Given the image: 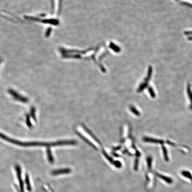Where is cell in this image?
I'll return each mask as SVG.
<instances>
[{"label": "cell", "mask_w": 192, "mask_h": 192, "mask_svg": "<svg viewBox=\"0 0 192 192\" xmlns=\"http://www.w3.org/2000/svg\"><path fill=\"white\" fill-rule=\"evenodd\" d=\"M139 160L137 158L135 159V164H134V169L135 171H137L138 167Z\"/></svg>", "instance_id": "cell-18"}, {"label": "cell", "mask_w": 192, "mask_h": 192, "mask_svg": "<svg viewBox=\"0 0 192 192\" xmlns=\"http://www.w3.org/2000/svg\"><path fill=\"white\" fill-rule=\"evenodd\" d=\"M113 164H114V165H115L116 167L118 168H120L122 167V164L119 161H114V163Z\"/></svg>", "instance_id": "cell-19"}, {"label": "cell", "mask_w": 192, "mask_h": 192, "mask_svg": "<svg viewBox=\"0 0 192 192\" xmlns=\"http://www.w3.org/2000/svg\"><path fill=\"white\" fill-rule=\"evenodd\" d=\"M148 83L144 82L140 85L138 89H137V92H140L142 91L145 88H146L148 86Z\"/></svg>", "instance_id": "cell-11"}, {"label": "cell", "mask_w": 192, "mask_h": 192, "mask_svg": "<svg viewBox=\"0 0 192 192\" xmlns=\"http://www.w3.org/2000/svg\"><path fill=\"white\" fill-rule=\"evenodd\" d=\"M102 153H103L104 155L105 156V157L108 160L110 161V163H111L112 164H113L114 161L112 157H110L108 155L107 153H106V152L104 150H102Z\"/></svg>", "instance_id": "cell-13"}, {"label": "cell", "mask_w": 192, "mask_h": 192, "mask_svg": "<svg viewBox=\"0 0 192 192\" xmlns=\"http://www.w3.org/2000/svg\"><path fill=\"white\" fill-rule=\"evenodd\" d=\"M25 182H26V184L27 185L28 190L29 191H31V186H30V181H29V177L27 174L25 177Z\"/></svg>", "instance_id": "cell-12"}, {"label": "cell", "mask_w": 192, "mask_h": 192, "mask_svg": "<svg viewBox=\"0 0 192 192\" xmlns=\"http://www.w3.org/2000/svg\"><path fill=\"white\" fill-rule=\"evenodd\" d=\"M47 152L48 158L49 161H50V163H53L54 162V159L52 156L51 152L50 149H48Z\"/></svg>", "instance_id": "cell-10"}, {"label": "cell", "mask_w": 192, "mask_h": 192, "mask_svg": "<svg viewBox=\"0 0 192 192\" xmlns=\"http://www.w3.org/2000/svg\"><path fill=\"white\" fill-rule=\"evenodd\" d=\"M9 92L15 98L18 99V100H20L21 101H24V102H25L26 101V99L24 97H21L20 96H19V95L17 96V93H15L16 92H12V90H10Z\"/></svg>", "instance_id": "cell-8"}, {"label": "cell", "mask_w": 192, "mask_h": 192, "mask_svg": "<svg viewBox=\"0 0 192 192\" xmlns=\"http://www.w3.org/2000/svg\"><path fill=\"white\" fill-rule=\"evenodd\" d=\"M71 170L69 168H66V169H58L54 170L52 172V174L53 175L56 176L62 174H69L71 173Z\"/></svg>", "instance_id": "cell-2"}, {"label": "cell", "mask_w": 192, "mask_h": 192, "mask_svg": "<svg viewBox=\"0 0 192 192\" xmlns=\"http://www.w3.org/2000/svg\"><path fill=\"white\" fill-rule=\"evenodd\" d=\"M182 175L184 176V177H185L186 178H190V179H192V175L189 172L183 171H182Z\"/></svg>", "instance_id": "cell-15"}, {"label": "cell", "mask_w": 192, "mask_h": 192, "mask_svg": "<svg viewBox=\"0 0 192 192\" xmlns=\"http://www.w3.org/2000/svg\"><path fill=\"white\" fill-rule=\"evenodd\" d=\"M130 110L132 112V113L134 114L135 115L137 116H139L140 115V113L133 106H131L130 107Z\"/></svg>", "instance_id": "cell-14"}, {"label": "cell", "mask_w": 192, "mask_h": 192, "mask_svg": "<svg viewBox=\"0 0 192 192\" xmlns=\"http://www.w3.org/2000/svg\"><path fill=\"white\" fill-rule=\"evenodd\" d=\"M76 133L79 136L81 137V138L83 140H84L85 142L87 143L88 144L90 145L91 147H92L93 148V149H95V150H97L98 149H97V147L93 143L91 142L90 140H89L87 138H86L85 136H84L83 135L81 134V133H80L79 132H78L77 131H76Z\"/></svg>", "instance_id": "cell-5"}, {"label": "cell", "mask_w": 192, "mask_h": 192, "mask_svg": "<svg viewBox=\"0 0 192 192\" xmlns=\"http://www.w3.org/2000/svg\"><path fill=\"white\" fill-rule=\"evenodd\" d=\"M121 148H122V146H119L116 147L114 148L113 150H115V151H117V150H119V149H120Z\"/></svg>", "instance_id": "cell-20"}, {"label": "cell", "mask_w": 192, "mask_h": 192, "mask_svg": "<svg viewBox=\"0 0 192 192\" xmlns=\"http://www.w3.org/2000/svg\"><path fill=\"white\" fill-rule=\"evenodd\" d=\"M143 140L145 142H147L152 143L155 144H160L161 145H162L165 143L164 140H159L157 139L149 137H144L143 138Z\"/></svg>", "instance_id": "cell-3"}, {"label": "cell", "mask_w": 192, "mask_h": 192, "mask_svg": "<svg viewBox=\"0 0 192 192\" xmlns=\"http://www.w3.org/2000/svg\"><path fill=\"white\" fill-rule=\"evenodd\" d=\"M162 151H163V155H164L165 160L166 161H169V159L168 155L167 150L166 149V148L164 146L162 145Z\"/></svg>", "instance_id": "cell-9"}, {"label": "cell", "mask_w": 192, "mask_h": 192, "mask_svg": "<svg viewBox=\"0 0 192 192\" xmlns=\"http://www.w3.org/2000/svg\"><path fill=\"white\" fill-rule=\"evenodd\" d=\"M187 93L188 97L190 99V102H191L190 106V109L192 110V92L190 89V85L189 84H188L187 85Z\"/></svg>", "instance_id": "cell-7"}, {"label": "cell", "mask_w": 192, "mask_h": 192, "mask_svg": "<svg viewBox=\"0 0 192 192\" xmlns=\"http://www.w3.org/2000/svg\"><path fill=\"white\" fill-rule=\"evenodd\" d=\"M156 175L157 176V177H159L160 178L165 181L166 182H167L168 184H172L173 182V181L171 178H170L166 176L161 175V174H158V173H156Z\"/></svg>", "instance_id": "cell-6"}, {"label": "cell", "mask_w": 192, "mask_h": 192, "mask_svg": "<svg viewBox=\"0 0 192 192\" xmlns=\"http://www.w3.org/2000/svg\"><path fill=\"white\" fill-rule=\"evenodd\" d=\"M83 128H84V129L85 131V132H87L88 134H89V136H91V137H92L94 140H95V141H96V142L99 145H101V143L100 142V141L97 138V137H96L95 135L93 134V133L91 132L90 130L88 128L85 126L83 124L82 125Z\"/></svg>", "instance_id": "cell-4"}, {"label": "cell", "mask_w": 192, "mask_h": 192, "mask_svg": "<svg viewBox=\"0 0 192 192\" xmlns=\"http://www.w3.org/2000/svg\"><path fill=\"white\" fill-rule=\"evenodd\" d=\"M148 90L149 91V93L151 96V97L152 98H155L156 97V94H155V92L153 90V88L151 87H149Z\"/></svg>", "instance_id": "cell-17"}, {"label": "cell", "mask_w": 192, "mask_h": 192, "mask_svg": "<svg viewBox=\"0 0 192 192\" xmlns=\"http://www.w3.org/2000/svg\"><path fill=\"white\" fill-rule=\"evenodd\" d=\"M153 158L151 156H149L147 158V162L148 164V167L149 169H150L152 167V163Z\"/></svg>", "instance_id": "cell-16"}, {"label": "cell", "mask_w": 192, "mask_h": 192, "mask_svg": "<svg viewBox=\"0 0 192 192\" xmlns=\"http://www.w3.org/2000/svg\"><path fill=\"white\" fill-rule=\"evenodd\" d=\"M113 155H114V156H115L116 157H119V156L118 154H117L116 153H113Z\"/></svg>", "instance_id": "cell-21"}, {"label": "cell", "mask_w": 192, "mask_h": 192, "mask_svg": "<svg viewBox=\"0 0 192 192\" xmlns=\"http://www.w3.org/2000/svg\"><path fill=\"white\" fill-rule=\"evenodd\" d=\"M16 170L17 173V179L18 180L19 186L21 189V192H24V184H23V181L21 177V168L19 165H17L16 166Z\"/></svg>", "instance_id": "cell-1"}]
</instances>
